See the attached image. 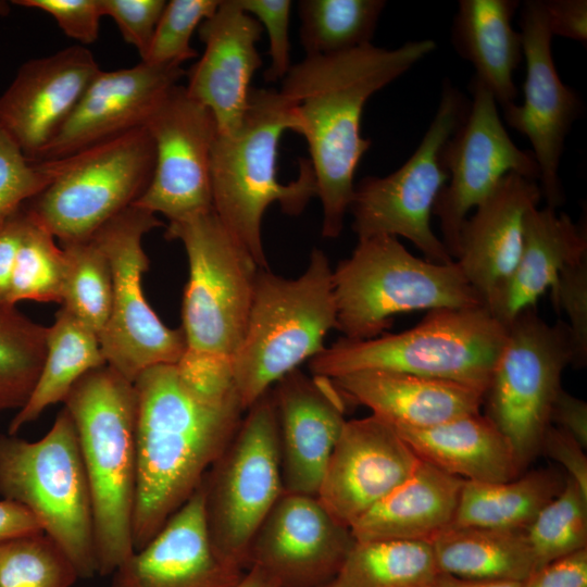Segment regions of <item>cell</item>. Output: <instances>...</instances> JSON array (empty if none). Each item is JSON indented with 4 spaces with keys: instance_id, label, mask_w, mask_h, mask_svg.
I'll use <instances>...</instances> for the list:
<instances>
[{
    "instance_id": "obj_36",
    "label": "cell",
    "mask_w": 587,
    "mask_h": 587,
    "mask_svg": "<svg viewBox=\"0 0 587 587\" xmlns=\"http://www.w3.org/2000/svg\"><path fill=\"white\" fill-rule=\"evenodd\" d=\"M47 328L0 302V412L27 402L45 361Z\"/></svg>"
},
{
    "instance_id": "obj_44",
    "label": "cell",
    "mask_w": 587,
    "mask_h": 587,
    "mask_svg": "<svg viewBox=\"0 0 587 587\" xmlns=\"http://www.w3.org/2000/svg\"><path fill=\"white\" fill-rule=\"evenodd\" d=\"M238 5L260 22L267 32L271 65L264 72L268 83L283 80L290 64L289 18L291 1L289 0H236Z\"/></svg>"
},
{
    "instance_id": "obj_32",
    "label": "cell",
    "mask_w": 587,
    "mask_h": 587,
    "mask_svg": "<svg viewBox=\"0 0 587 587\" xmlns=\"http://www.w3.org/2000/svg\"><path fill=\"white\" fill-rule=\"evenodd\" d=\"M107 364L99 337L64 308L47 328L46 357L36 385L9 425L15 435L42 412L63 402L73 386L88 372Z\"/></svg>"
},
{
    "instance_id": "obj_18",
    "label": "cell",
    "mask_w": 587,
    "mask_h": 587,
    "mask_svg": "<svg viewBox=\"0 0 587 587\" xmlns=\"http://www.w3.org/2000/svg\"><path fill=\"white\" fill-rule=\"evenodd\" d=\"M354 542L317 497L284 491L253 537L249 567L262 570L277 587H324Z\"/></svg>"
},
{
    "instance_id": "obj_2",
    "label": "cell",
    "mask_w": 587,
    "mask_h": 587,
    "mask_svg": "<svg viewBox=\"0 0 587 587\" xmlns=\"http://www.w3.org/2000/svg\"><path fill=\"white\" fill-rule=\"evenodd\" d=\"M436 47L434 40L422 39L395 49L369 43L339 53L305 55L283 78L279 91L292 103L296 133L309 146L323 207V237L340 235L353 197L355 170L372 145L360 129L365 103Z\"/></svg>"
},
{
    "instance_id": "obj_45",
    "label": "cell",
    "mask_w": 587,
    "mask_h": 587,
    "mask_svg": "<svg viewBox=\"0 0 587 587\" xmlns=\"http://www.w3.org/2000/svg\"><path fill=\"white\" fill-rule=\"evenodd\" d=\"M166 5L164 0H101L104 16H110L124 40L133 45L141 60L151 45Z\"/></svg>"
},
{
    "instance_id": "obj_31",
    "label": "cell",
    "mask_w": 587,
    "mask_h": 587,
    "mask_svg": "<svg viewBox=\"0 0 587 587\" xmlns=\"http://www.w3.org/2000/svg\"><path fill=\"white\" fill-rule=\"evenodd\" d=\"M524 529L448 526L430 544L441 573L523 582L537 569Z\"/></svg>"
},
{
    "instance_id": "obj_54",
    "label": "cell",
    "mask_w": 587,
    "mask_h": 587,
    "mask_svg": "<svg viewBox=\"0 0 587 587\" xmlns=\"http://www.w3.org/2000/svg\"><path fill=\"white\" fill-rule=\"evenodd\" d=\"M236 587H277V585L262 570L250 566Z\"/></svg>"
},
{
    "instance_id": "obj_49",
    "label": "cell",
    "mask_w": 587,
    "mask_h": 587,
    "mask_svg": "<svg viewBox=\"0 0 587 587\" xmlns=\"http://www.w3.org/2000/svg\"><path fill=\"white\" fill-rule=\"evenodd\" d=\"M541 2L552 36L557 35L586 43V0H541Z\"/></svg>"
},
{
    "instance_id": "obj_53",
    "label": "cell",
    "mask_w": 587,
    "mask_h": 587,
    "mask_svg": "<svg viewBox=\"0 0 587 587\" xmlns=\"http://www.w3.org/2000/svg\"><path fill=\"white\" fill-rule=\"evenodd\" d=\"M433 587H522V582L467 579L440 572Z\"/></svg>"
},
{
    "instance_id": "obj_50",
    "label": "cell",
    "mask_w": 587,
    "mask_h": 587,
    "mask_svg": "<svg viewBox=\"0 0 587 587\" xmlns=\"http://www.w3.org/2000/svg\"><path fill=\"white\" fill-rule=\"evenodd\" d=\"M28 213L23 205L0 218V302L9 303L15 259L23 238Z\"/></svg>"
},
{
    "instance_id": "obj_19",
    "label": "cell",
    "mask_w": 587,
    "mask_h": 587,
    "mask_svg": "<svg viewBox=\"0 0 587 587\" xmlns=\"http://www.w3.org/2000/svg\"><path fill=\"white\" fill-rule=\"evenodd\" d=\"M420 461L397 430L376 415L346 421L316 497L338 523L350 528L404 482Z\"/></svg>"
},
{
    "instance_id": "obj_37",
    "label": "cell",
    "mask_w": 587,
    "mask_h": 587,
    "mask_svg": "<svg viewBox=\"0 0 587 587\" xmlns=\"http://www.w3.org/2000/svg\"><path fill=\"white\" fill-rule=\"evenodd\" d=\"M61 247L67 259L62 308L99 337L112 308L110 262L93 238L61 243Z\"/></svg>"
},
{
    "instance_id": "obj_20",
    "label": "cell",
    "mask_w": 587,
    "mask_h": 587,
    "mask_svg": "<svg viewBox=\"0 0 587 587\" xmlns=\"http://www.w3.org/2000/svg\"><path fill=\"white\" fill-rule=\"evenodd\" d=\"M184 75L178 64L143 61L128 68L100 70L37 161L67 158L145 126Z\"/></svg>"
},
{
    "instance_id": "obj_41",
    "label": "cell",
    "mask_w": 587,
    "mask_h": 587,
    "mask_svg": "<svg viewBox=\"0 0 587 587\" xmlns=\"http://www.w3.org/2000/svg\"><path fill=\"white\" fill-rule=\"evenodd\" d=\"M70 160H30L0 127V218L41 192L64 172Z\"/></svg>"
},
{
    "instance_id": "obj_11",
    "label": "cell",
    "mask_w": 587,
    "mask_h": 587,
    "mask_svg": "<svg viewBox=\"0 0 587 587\" xmlns=\"http://www.w3.org/2000/svg\"><path fill=\"white\" fill-rule=\"evenodd\" d=\"M469 105L464 93L445 79L436 113L413 154L391 174L366 176L354 185L349 211L358 240L379 235L401 236L430 262H454L433 232L430 216L448 180L445 147L463 122Z\"/></svg>"
},
{
    "instance_id": "obj_10",
    "label": "cell",
    "mask_w": 587,
    "mask_h": 587,
    "mask_svg": "<svg viewBox=\"0 0 587 587\" xmlns=\"http://www.w3.org/2000/svg\"><path fill=\"white\" fill-rule=\"evenodd\" d=\"M189 266L182 302L187 350L232 361L243 338L260 268L214 210L168 222Z\"/></svg>"
},
{
    "instance_id": "obj_26",
    "label": "cell",
    "mask_w": 587,
    "mask_h": 587,
    "mask_svg": "<svg viewBox=\"0 0 587 587\" xmlns=\"http://www.w3.org/2000/svg\"><path fill=\"white\" fill-rule=\"evenodd\" d=\"M347 400L362 404L395 429L427 428L480 413L484 392L457 382L366 370L332 379Z\"/></svg>"
},
{
    "instance_id": "obj_43",
    "label": "cell",
    "mask_w": 587,
    "mask_h": 587,
    "mask_svg": "<svg viewBox=\"0 0 587 587\" xmlns=\"http://www.w3.org/2000/svg\"><path fill=\"white\" fill-rule=\"evenodd\" d=\"M555 311L563 310L573 346L572 366L583 369L587 364V258L565 266L551 287Z\"/></svg>"
},
{
    "instance_id": "obj_9",
    "label": "cell",
    "mask_w": 587,
    "mask_h": 587,
    "mask_svg": "<svg viewBox=\"0 0 587 587\" xmlns=\"http://www.w3.org/2000/svg\"><path fill=\"white\" fill-rule=\"evenodd\" d=\"M200 489L214 551L247 571L253 537L284 492L278 424L270 390L247 409Z\"/></svg>"
},
{
    "instance_id": "obj_3",
    "label": "cell",
    "mask_w": 587,
    "mask_h": 587,
    "mask_svg": "<svg viewBox=\"0 0 587 587\" xmlns=\"http://www.w3.org/2000/svg\"><path fill=\"white\" fill-rule=\"evenodd\" d=\"M292 103L280 91L251 88L239 126L217 133L211 151V188L215 214L250 253L260 268H267L261 224L274 202L284 213L299 215L317 195L309 160L299 161V175L289 184L277 177L282 134L297 130Z\"/></svg>"
},
{
    "instance_id": "obj_39",
    "label": "cell",
    "mask_w": 587,
    "mask_h": 587,
    "mask_svg": "<svg viewBox=\"0 0 587 587\" xmlns=\"http://www.w3.org/2000/svg\"><path fill=\"white\" fill-rule=\"evenodd\" d=\"M524 530L537 569L586 548L587 496L566 477L560 492Z\"/></svg>"
},
{
    "instance_id": "obj_4",
    "label": "cell",
    "mask_w": 587,
    "mask_h": 587,
    "mask_svg": "<svg viewBox=\"0 0 587 587\" xmlns=\"http://www.w3.org/2000/svg\"><path fill=\"white\" fill-rule=\"evenodd\" d=\"M63 403L77 433L91 495L98 574L134 552L136 390L108 364L84 375Z\"/></svg>"
},
{
    "instance_id": "obj_48",
    "label": "cell",
    "mask_w": 587,
    "mask_h": 587,
    "mask_svg": "<svg viewBox=\"0 0 587 587\" xmlns=\"http://www.w3.org/2000/svg\"><path fill=\"white\" fill-rule=\"evenodd\" d=\"M559 462L571 478L587 496V458L585 448L566 432L550 425L544 436L541 448Z\"/></svg>"
},
{
    "instance_id": "obj_5",
    "label": "cell",
    "mask_w": 587,
    "mask_h": 587,
    "mask_svg": "<svg viewBox=\"0 0 587 587\" xmlns=\"http://www.w3.org/2000/svg\"><path fill=\"white\" fill-rule=\"evenodd\" d=\"M337 327L333 270L314 248L303 274L288 279L259 268L243 338L230 361L245 410L324 348Z\"/></svg>"
},
{
    "instance_id": "obj_51",
    "label": "cell",
    "mask_w": 587,
    "mask_h": 587,
    "mask_svg": "<svg viewBox=\"0 0 587 587\" xmlns=\"http://www.w3.org/2000/svg\"><path fill=\"white\" fill-rule=\"evenodd\" d=\"M551 423L575 438L585 449L587 446V403L561 388L553 401Z\"/></svg>"
},
{
    "instance_id": "obj_13",
    "label": "cell",
    "mask_w": 587,
    "mask_h": 587,
    "mask_svg": "<svg viewBox=\"0 0 587 587\" xmlns=\"http://www.w3.org/2000/svg\"><path fill=\"white\" fill-rule=\"evenodd\" d=\"M154 145L145 126L71 155L64 172L24 207L61 243L84 241L148 188Z\"/></svg>"
},
{
    "instance_id": "obj_15",
    "label": "cell",
    "mask_w": 587,
    "mask_h": 587,
    "mask_svg": "<svg viewBox=\"0 0 587 587\" xmlns=\"http://www.w3.org/2000/svg\"><path fill=\"white\" fill-rule=\"evenodd\" d=\"M471 91L467 113L444 150L448 180L433 209L439 220L441 241L453 260L470 211L482 203L505 175L516 173L539 179L534 154L520 149L511 139L492 93L475 77Z\"/></svg>"
},
{
    "instance_id": "obj_34",
    "label": "cell",
    "mask_w": 587,
    "mask_h": 587,
    "mask_svg": "<svg viewBox=\"0 0 587 587\" xmlns=\"http://www.w3.org/2000/svg\"><path fill=\"white\" fill-rule=\"evenodd\" d=\"M440 573L430 541H355L328 587H433Z\"/></svg>"
},
{
    "instance_id": "obj_35",
    "label": "cell",
    "mask_w": 587,
    "mask_h": 587,
    "mask_svg": "<svg viewBox=\"0 0 587 587\" xmlns=\"http://www.w3.org/2000/svg\"><path fill=\"white\" fill-rule=\"evenodd\" d=\"M385 7L384 0L299 1V35L305 55L339 53L372 43Z\"/></svg>"
},
{
    "instance_id": "obj_38",
    "label": "cell",
    "mask_w": 587,
    "mask_h": 587,
    "mask_svg": "<svg viewBox=\"0 0 587 587\" xmlns=\"http://www.w3.org/2000/svg\"><path fill=\"white\" fill-rule=\"evenodd\" d=\"M26 211L28 217L14 263L9 302L13 305L25 300L61 303L66 254L57 246L55 237Z\"/></svg>"
},
{
    "instance_id": "obj_55",
    "label": "cell",
    "mask_w": 587,
    "mask_h": 587,
    "mask_svg": "<svg viewBox=\"0 0 587 587\" xmlns=\"http://www.w3.org/2000/svg\"><path fill=\"white\" fill-rule=\"evenodd\" d=\"M9 12V4L4 1H0V17Z\"/></svg>"
},
{
    "instance_id": "obj_46",
    "label": "cell",
    "mask_w": 587,
    "mask_h": 587,
    "mask_svg": "<svg viewBox=\"0 0 587 587\" xmlns=\"http://www.w3.org/2000/svg\"><path fill=\"white\" fill-rule=\"evenodd\" d=\"M13 4L50 14L70 38L80 46L95 42L103 17L101 0H14Z\"/></svg>"
},
{
    "instance_id": "obj_52",
    "label": "cell",
    "mask_w": 587,
    "mask_h": 587,
    "mask_svg": "<svg viewBox=\"0 0 587 587\" xmlns=\"http://www.w3.org/2000/svg\"><path fill=\"white\" fill-rule=\"evenodd\" d=\"M41 532V524L29 510L14 501L0 500V542Z\"/></svg>"
},
{
    "instance_id": "obj_28",
    "label": "cell",
    "mask_w": 587,
    "mask_h": 587,
    "mask_svg": "<svg viewBox=\"0 0 587 587\" xmlns=\"http://www.w3.org/2000/svg\"><path fill=\"white\" fill-rule=\"evenodd\" d=\"M463 483L421 460L404 482L350 526L351 534L355 541H432L450 526Z\"/></svg>"
},
{
    "instance_id": "obj_6",
    "label": "cell",
    "mask_w": 587,
    "mask_h": 587,
    "mask_svg": "<svg viewBox=\"0 0 587 587\" xmlns=\"http://www.w3.org/2000/svg\"><path fill=\"white\" fill-rule=\"evenodd\" d=\"M505 336L507 327L484 305L435 309L398 334L341 337L309 360V370L330 379L366 370L401 372L457 382L485 395Z\"/></svg>"
},
{
    "instance_id": "obj_27",
    "label": "cell",
    "mask_w": 587,
    "mask_h": 587,
    "mask_svg": "<svg viewBox=\"0 0 587 587\" xmlns=\"http://www.w3.org/2000/svg\"><path fill=\"white\" fill-rule=\"evenodd\" d=\"M587 258L586 222L574 223L557 209L536 207L525 217L523 247L517 264L487 307L508 327L523 310L536 307L561 271Z\"/></svg>"
},
{
    "instance_id": "obj_25",
    "label": "cell",
    "mask_w": 587,
    "mask_h": 587,
    "mask_svg": "<svg viewBox=\"0 0 587 587\" xmlns=\"http://www.w3.org/2000/svg\"><path fill=\"white\" fill-rule=\"evenodd\" d=\"M541 198L538 180L509 173L466 218L454 262L486 308L512 275L526 214Z\"/></svg>"
},
{
    "instance_id": "obj_24",
    "label": "cell",
    "mask_w": 587,
    "mask_h": 587,
    "mask_svg": "<svg viewBox=\"0 0 587 587\" xmlns=\"http://www.w3.org/2000/svg\"><path fill=\"white\" fill-rule=\"evenodd\" d=\"M245 572L214 551L199 487L145 547L116 567L111 587H236Z\"/></svg>"
},
{
    "instance_id": "obj_42",
    "label": "cell",
    "mask_w": 587,
    "mask_h": 587,
    "mask_svg": "<svg viewBox=\"0 0 587 587\" xmlns=\"http://www.w3.org/2000/svg\"><path fill=\"white\" fill-rule=\"evenodd\" d=\"M218 0L166 2L151 45L141 60L151 64H178L197 57L190 46L195 29L217 9Z\"/></svg>"
},
{
    "instance_id": "obj_12",
    "label": "cell",
    "mask_w": 587,
    "mask_h": 587,
    "mask_svg": "<svg viewBox=\"0 0 587 587\" xmlns=\"http://www.w3.org/2000/svg\"><path fill=\"white\" fill-rule=\"evenodd\" d=\"M572 360L567 324H548L536 307L523 310L507 327L483 405L511 444L522 471L541 448L561 375Z\"/></svg>"
},
{
    "instance_id": "obj_14",
    "label": "cell",
    "mask_w": 587,
    "mask_h": 587,
    "mask_svg": "<svg viewBox=\"0 0 587 587\" xmlns=\"http://www.w3.org/2000/svg\"><path fill=\"white\" fill-rule=\"evenodd\" d=\"M162 222L130 205L91 237L105 253L112 272V308L99 335L107 364L133 382L145 370L178 362L187 350L182 327H167L148 304L142 276L149 267L143 236Z\"/></svg>"
},
{
    "instance_id": "obj_47",
    "label": "cell",
    "mask_w": 587,
    "mask_h": 587,
    "mask_svg": "<svg viewBox=\"0 0 587 587\" xmlns=\"http://www.w3.org/2000/svg\"><path fill=\"white\" fill-rule=\"evenodd\" d=\"M522 587H587V548L537 569Z\"/></svg>"
},
{
    "instance_id": "obj_21",
    "label": "cell",
    "mask_w": 587,
    "mask_h": 587,
    "mask_svg": "<svg viewBox=\"0 0 587 587\" xmlns=\"http://www.w3.org/2000/svg\"><path fill=\"white\" fill-rule=\"evenodd\" d=\"M285 492L315 496L346 423V397L330 378L296 369L270 389Z\"/></svg>"
},
{
    "instance_id": "obj_30",
    "label": "cell",
    "mask_w": 587,
    "mask_h": 587,
    "mask_svg": "<svg viewBox=\"0 0 587 587\" xmlns=\"http://www.w3.org/2000/svg\"><path fill=\"white\" fill-rule=\"evenodd\" d=\"M520 5L517 0H461L452 22L454 49L502 109L517 97L513 76L523 59V42L512 18Z\"/></svg>"
},
{
    "instance_id": "obj_22",
    "label": "cell",
    "mask_w": 587,
    "mask_h": 587,
    "mask_svg": "<svg viewBox=\"0 0 587 587\" xmlns=\"http://www.w3.org/2000/svg\"><path fill=\"white\" fill-rule=\"evenodd\" d=\"M100 70L80 45L27 61L0 96V127L37 161Z\"/></svg>"
},
{
    "instance_id": "obj_17",
    "label": "cell",
    "mask_w": 587,
    "mask_h": 587,
    "mask_svg": "<svg viewBox=\"0 0 587 587\" xmlns=\"http://www.w3.org/2000/svg\"><path fill=\"white\" fill-rule=\"evenodd\" d=\"M520 8L526 63L524 100L503 108V116L509 126L529 140L546 205L557 209L564 199L559 176L561 157L583 103L559 76L551 52L553 36L541 0H526Z\"/></svg>"
},
{
    "instance_id": "obj_1",
    "label": "cell",
    "mask_w": 587,
    "mask_h": 587,
    "mask_svg": "<svg viewBox=\"0 0 587 587\" xmlns=\"http://www.w3.org/2000/svg\"><path fill=\"white\" fill-rule=\"evenodd\" d=\"M136 390L134 551L145 547L198 490L245 415L230 362L186 350L145 370Z\"/></svg>"
},
{
    "instance_id": "obj_40",
    "label": "cell",
    "mask_w": 587,
    "mask_h": 587,
    "mask_svg": "<svg viewBox=\"0 0 587 587\" xmlns=\"http://www.w3.org/2000/svg\"><path fill=\"white\" fill-rule=\"evenodd\" d=\"M78 573L43 532L0 542V587H72Z\"/></svg>"
},
{
    "instance_id": "obj_33",
    "label": "cell",
    "mask_w": 587,
    "mask_h": 587,
    "mask_svg": "<svg viewBox=\"0 0 587 587\" xmlns=\"http://www.w3.org/2000/svg\"><path fill=\"white\" fill-rule=\"evenodd\" d=\"M563 485L558 475L548 471L507 482L464 480L450 526L526 528Z\"/></svg>"
},
{
    "instance_id": "obj_29",
    "label": "cell",
    "mask_w": 587,
    "mask_h": 587,
    "mask_svg": "<svg viewBox=\"0 0 587 587\" xmlns=\"http://www.w3.org/2000/svg\"><path fill=\"white\" fill-rule=\"evenodd\" d=\"M396 430L421 460L464 480L507 482L522 473L507 437L480 413Z\"/></svg>"
},
{
    "instance_id": "obj_7",
    "label": "cell",
    "mask_w": 587,
    "mask_h": 587,
    "mask_svg": "<svg viewBox=\"0 0 587 587\" xmlns=\"http://www.w3.org/2000/svg\"><path fill=\"white\" fill-rule=\"evenodd\" d=\"M333 287L336 329L350 340L379 336L400 313L484 305L455 262L417 258L387 235L359 239L333 270Z\"/></svg>"
},
{
    "instance_id": "obj_23",
    "label": "cell",
    "mask_w": 587,
    "mask_h": 587,
    "mask_svg": "<svg viewBox=\"0 0 587 587\" xmlns=\"http://www.w3.org/2000/svg\"><path fill=\"white\" fill-rule=\"evenodd\" d=\"M263 27L236 0L220 1L216 11L199 25L204 52L189 70V97L213 114L217 133L236 129L248 105L250 82L262 59L257 50Z\"/></svg>"
},
{
    "instance_id": "obj_16",
    "label": "cell",
    "mask_w": 587,
    "mask_h": 587,
    "mask_svg": "<svg viewBox=\"0 0 587 587\" xmlns=\"http://www.w3.org/2000/svg\"><path fill=\"white\" fill-rule=\"evenodd\" d=\"M154 145L151 182L134 203L176 222L213 210L211 151L217 135L212 112L174 86L145 124Z\"/></svg>"
},
{
    "instance_id": "obj_8",
    "label": "cell",
    "mask_w": 587,
    "mask_h": 587,
    "mask_svg": "<svg viewBox=\"0 0 587 587\" xmlns=\"http://www.w3.org/2000/svg\"><path fill=\"white\" fill-rule=\"evenodd\" d=\"M0 494L36 516L79 577L98 573L89 483L76 428L65 408L36 441L0 436Z\"/></svg>"
},
{
    "instance_id": "obj_56",
    "label": "cell",
    "mask_w": 587,
    "mask_h": 587,
    "mask_svg": "<svg viewBox=\"0 0 587 587\" xmlns=\"http://www.w3.org/2000/svg\"><path fill=\"white\" fill-rule=\"evenodd\" d=\"M324 587H328V586H324Z\"/></svg>"
}]
</instances>
